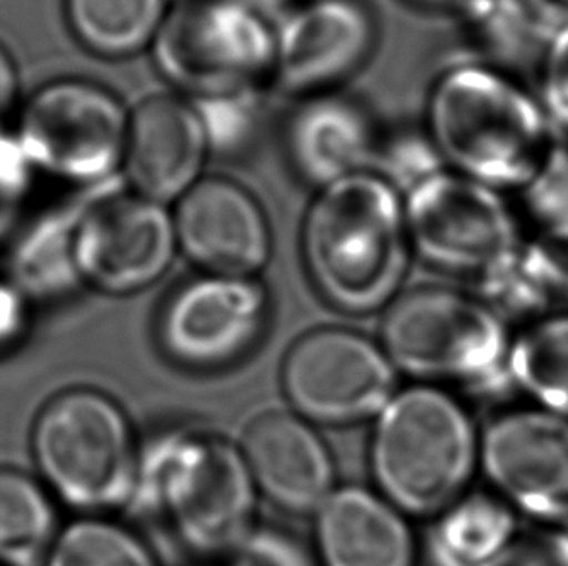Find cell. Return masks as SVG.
<instances>
[{"label":"cell","mask_w":568,"mask_h":566,"mask_svg":"<svg viewBox=\"0 0 568 566\" xmlns=\"http://www.w3.org/2000/svg\"><path fill=\"white\" fill-rule=\"evenodd\" d=\"M412 251L433 269L481 277L523 249L505 192L443 169L404 192Z\"/></svg>","instance_id":"cell-9"},{"label":"cell","mask_w":568,"mask_h":566,"mask_svg":"<svg viewBox=\"0 0 568 566\" xmlns=\"http://www.w3.org/2000/svg\"><path fill=\"white\" fill-rule=\"evenodd\" d=\"M479 462L508 506L568 524V420L546 410L500 414L479 441Z\"/></svg>","instance_id":"cell-14"},{"label":"cell","mask_w":568,"mask_h":566,"mask_svg":"<svg viewBox=\"0 0 568 566\" xmlns=\"http://www.w3.org/2000/svg\"><path fill=\"white\" fill-rule=\"evenodd\" d=\"M479 459L466 407L435 384L396 392L375 420L371 472L406 516H435L464 497Z\"/></svg>","instance_id":"cell-4"},{"label":"cell","mask_w":568,"mask_h":566,"mask_svg":"<svg viewBox=\"0 0 568 566\" xmlns=\"http://www.w3.org/2000/svg\"><path fill=\"white\" fill-rule=\"evenodd\" d=\"M30 448L39 479L78 513L131 503L140 448L123 407L105 392L78 386L53 396L33 422Z\"/></svg>","instance_id":"cell-5"},{"label":"cell","mask_w":568,"mask_h":566,"mask_svg":"<svg viewBox=\"0 0 568 566\" xmlns=\"http://www.w3.org/2000/svg\"><path fill=\"white\" fill-rule=\"evenodd\" d=\"M460 28L476 59L516 74L538 70L549 36L539 28L520 0H464L456 8Z\"/></svg>","instance_id":"cell-24"},{"label":"cell","mask_w":568,"mask_h":566,"mask_svg":"<svg viewBox=\"0 0 568 566\" xmlns=\"http://www.w3.org/2000/svg\"><path fill=\"white\" fill-rule=\"evenodd\" d=\"M443 169L448 168L423 127L384 134L375 171L386 176L402 194Z\"/></svg>","instance_id":"cell-30"},{"label":"cell","mask_w":568,"mask_h":566,"mask_svg":"<svg viewBox=\"0 0 568 566\" xmlns=\"http://www.w3.org/2000/svg\"><path fill=\"white\" fill-rule=\"evenodd\" d=\"M175 0H62L78 46L105 61H124L154 46Z\"/></svg>","instance_id":"cell-21"},{"label":"cell","mask_w":568,"mask_h":566,"mask_svg":"<svg viewBox=\"0 0 568 566\" xmlns=\"http://www.w3.org/2000/svg\"><path fill=\"white\" fill-rule=\"evenodd\" d=\"M301 254L315 290L342 313L390 305L414 254L404 194L375 169L318 189L301 225Z\"/></svg>","instance_id":"cell-1"},{"label":"cell","mask_w":568,"mask_h":566,"mask_svg":"<svg viewBox=\"0 0 568 566\" xmlns=\"http://www.w3.org/2000/svg\"><path fill=\"white\" fill-rule=\"evenodd\" d=\"M524 212L539 230L568 225V139L559 134L546 160L518 191Z\"/></svg>","instance_id":"cell-29"},{"label":"cell","mask_w":568,"mask_h":566,"mask_svg":"<svg viewBox=\"0 0 568 566\" xmlns=\"http://www.w3.org/2000/svg\"><path fill=\"white\" fill-rule=\"evenodd\" d=\"M131 111L95 80L54 78L23 98L12 131L41 179L88 191L123 173Z\"/></svg>","instance_id":"cell-7"},{"label":"cell","mask_w":568,"mask_h":566,"mask_svg":"<svg viewBox=\"0 0 568 566\" xmlns=\"http://www.w3.org/2000/svg\"><path fill=\"white\" fill-rule=\"evenodd\" d=\"M220 566H311V560L303 547L284 532L254 528L223 557Z\"/></svg>","instance_id":"cell-32"},{"label":"cell","mask_w":568,"mask_h":566,"mask_svg":"<svg viewBox=\"0 0 568 566\" xmlns=\"http://www.w3.org/2000/svg\"><path fill=\"white\" fill-rule=\"evenodd\" d=\"M515 537L513 506L471 493L438 514L427 549L435 566H489Z\"/></svg>","instance_id":"cell-22"},{"label":"cell","mask_w":568,"mask_h":566,"mask_svg":"<svg viewBox=\"0 0 568 566\" xmlns=\"http://www.w3.org/2000/svg\"><path fill=\"white\" fill-rule=\"evenodd\" d=\"M407 2L427 10H456L464 0H407Z\"/></svg>","instance_id":"cell-38"},{"label":"cell","mask_w":568,"mask_h":566,"mask_svg":"<svg viewBox=\"0 0 568 566\" xmlns=\"http://www.w3.org/2000/svg\"><path fill=\"white\" fill-rule=\"evenodd\" d=\"M536 74L539 103L555 131L568 139V26L547 41Z\"/></svg>","instance_id":"cell-31"},{"label":"cell","mask_w":568,"mask_h":566,"mask_svg":"<svg viewBox=\"0 0 568 566\" xmlns=\"http://www.w3.org/2000/svg\"><path fill=\"white\" fill-rule=\"evenodd\" d=\"M262 8H272V7H282L284 10L293 7L295 2H300V0H256Z\"/></svg>","instance_id":"cell-39"},{"label":"cell","mask_w":568,"mask_h":566,"mask_svg":"<svg viewBox=\"0 0 568 566\" xmlns=\"http://www.w3.org/2000/svg\"><path fill=\"white\" fill-rule=\"evenodd\" d=\"M171 208L179 253L202 274L256 277L268 266L272 225L245 184L206 175Z\"/></svg>","instance_id":"cell-15"},{"label":"cell","mask_w":568,"mask_h":566,"mask_svg":"<svg viewBox=\"0 0 568 566\" xmlns=\"http://www.w3.org/2000/svg\"><path fill=\"white\" fill-rule=\"evenodd\" d=\"M274 49L276 22L256 0H175L150 54L175 93L199 103L261 92Z\"/></svg>","instance_id":"cell-6"},{"label":"cell","mask_w":568,"mask_h":566,"mask_svg":"<svg viewBox=\"0 0 568 566\" xmlns=\"http://www.w3.org/2000/svg\"><path fill=\"white\" fill-rule=\"evenodd\" d=\"M178 253L173 208L131 191L121 179L85 194L77 225L84 287L134 295L160 282Z\"/></svg>","instance_id":"cell-10"},{"label":"cell","mask_w":568,"mask_h":566,"mask_svg":"<svg viewBox=\"0 0 568 566\" xmlns=\"http://www.w3.org/2000/svg\"><path fill=\"white\" fill-rule=\"evenodd\" d=\"M381 342L396 371L419 384H491L510 352L505 321L491 306L443 287L399 293L386 306Z\"/></svg>","instance_id":"cell-8"},{"label":"cell","mask_w":568,"mask_h":566,"mask_svg":"<svg viewBox=\"0 0 568 566\" xmlns=\"http://www.w3.org/2000/svg\"><path fill=\"white\" fill-rule=\"evenodd\" d=\"M539 28L551 38L568 26V0H520Z\"/></svg>","instance_id":"cell-37"},{"label":"cell","mask_w":568,"mask_h":566,"mask_svg":"<svg viewBox=\"0 0 568 566\" xmlns=\"http://www.w3.org/2000/svg\"><path fill=\"white\" fill-rule=\"evenodd\" d=\"M90 191H70L62 199L39 202L4 246L0 270L33 306L57 303L84 287L77 264V225Z\"/></svg>","instance_id":"cell-20"},{"label":"cell","mask_w":568,"mask_h":566,"mask_svg":"<svg viewBox=\"0 0 568 566\" xmlns=\"http://www.w3.org/2000/svg\"><path fill=\"white\" fill-rule=\"evenodd\" d=\"M33 303L0 270V360L14 353L30 336Z\"/></svg>","instance_id":"cell-35"},{"label":"cell","mask_w":568,"mask_h":566,"mask_svg":"<svg viewBox=\"0 0 568 566\" xmlns=\"http://www.w3.org/2000/svg\"><path fill=\"white\" fill-rule=\"evenodd\" d=\"M396 378L383 345L347 329L308 332L292 345L282 368L293 414L324 427L377 420L396 394Z\"/></svg>","instance_id":"cell-11"},{"label":"cell","mask_w":568,"mask_h":566,"mask_svg":"<svg viewBox=\"0 0 568 566\" xmlns=\"http://www.w3.org/2000/svg\"><path fill=\"white\" fill-rule=\"evenodd\" d=\"M268 306V293L256 277L200 274L163 306L160 344L183 367H225L258 342Z\"/></svg>","instance_id":"cell-13"},{"label":"cell","mask_w":568,"mask_h":566,"mask_svg":"<svg viewBox=\"0 0 568 566\" xmlns=\"http://www.w3.org/2000/svg\"><path fill=\"white\" fill-rule=\"evenodd\" d=\"M384 132L359 98L344 90L295 101L284 150L293 173L313 191L375 169Z\"/></svg>","instance_id":"cell-17"},{"label":"cell","mask_w":568,"mask_h":566,"mask_svg":"<svg viewBox=\"0 0 568 566\" xmlns=\"http://www.w3.org/2000/svg\"><path fill=\"white\" fill-rule=\"evenodd\" d=\"M241 452L256 491L285 513L315 516L336 489L332 452L315 425L290 412L256 417Z\"/></svg>","instance_id":"cell-18"},{"label":"cell","mask_w":568,"mask_h":566,"mask_svg":"<svg viewBox=\"0 0 568 566\" xmlns=\"http://www.w3.org/2000/svg\"><path fill=\"white\" fill-rule=\"evenodd\" d=\"M256 495L241 446L214 433L173 428L140 448L129 508L189 552L225 557L253 532Z\"/></svg>","instance_id":"cell-3"},{"label":"cell","mask_w":568,"mask_h":566,"mask_svg":"<svg viewBox=\"0 0 568 566\" xmlns=\"http://www.w3.org/2000/svg\"><path fill=\"white\" fill-rule=\"evenodd\" d=\"M479 299L491 306L505 321V316H536L554 299L526 259L524 246L508 261L477 277Z\"/></svg>","instance_id":"cell-28"},{"label":"cell","mask_w":568,"mask_h":566,"mask_svg":"<svg viewBox=\"0 0 568 566\" xmlns=\"http://www.w3.org/2000/svg\"><path fill=\"white\" fill-rule=\"evenodd\" d=\"M212 144L199 108L179 93H158L131 111L124 184L173 206L206 176Z\"/></svg>","instance_id":"cell-16"},{"label":"cell","mask_w":568,"mask_h":566,"mask_svg":"<svg viewBox=\"0 0 568 566\" xmlns=\"http://www.w3.org/2000/svg\"><path fill=\"white\" fill-rule=\"evenodd\" d=\"M524 253L551 299L568 303V225L538 230L530 243H524Z\"/></svg>","instance_id":"cell-33"},{"label":"cell","mask_w":568,"mask_h":566,"mask_svg":"<svg viewBox=\"0 0 568 566\" xmlns=\"http://www.w3.org/2000/svg\"><path fill=\"white\" fill-rule=\"evenodd\" d=\"M423 129L446 168L500 192L520 191L559 137L516 74L477 61L438 72Z\"/></svg>","instance_id":"cell-2"},{"label":"cell","mask_w":568,"mask_h":566,"mask_svg":"<svg viewBox=\"0 0 568 566\" xmlns=\"http://www.w3.org/2000/svg\"><path fill=\"white\" fill-rule=\"evenodd\" d=\"M489 566H568V534L536 529L516 536Z\"/></svg>","instance_id":"cell-34"},{"label":"cell","mask_w":568,"mask_h":566,"mask_svg":"<svg viewBox=\"0 0 568 566\" xmlns=\"http://www.w3.org/2000/svg\"><path fill=\"white\" fill-rule=\"evenodd\" d=\"M507 368L524 394L568 420V314L531 321L510 345Z\"/></svg>","instance_id":"cell-25"},{"label":"cell","mask_w":568,"mask_h":566,"mask_svg":"<svg viewBox=\"0 0 568 566\" xmlns=\"http://www.w3.org/2000/svg\"><path fill=\"white\" fill-rule=\"evenodd\" d=\"M57 498L36 475L0 466V566H43L61 532Z\"/></svg>","instance_id":"cell-23"},{"label":"cell","mask_w":568,"mask_h":566,"mask_svg":"<svg viewBox=\"0 0 568 566\" xmlns=\"http://www.w3.org/2000/svg\"><path fill=\"white\" fill-rule=\"evenodd\" d=\"M43 566H160L134 532L100 516L62 526Z\"/></svg>","instance_id":"cell-26"},{"label":"cell","mask_w":568,"mask_h":566,"mask_svg":"<svg viewBox=\"0 0 568 566\" xmlns=\"http://www.w3.org/2000/svg\"><path fill=\"white\" fill-rule=\"evenodd\" d=\"M41 175L16 139L0 129V246L4 249L38 208Z\"/></svg>","instance_id":"cell-27"},{"label":"cell","mask_w":568,"mask_h":566,"mask_svg":"<svg viewBox=\"0 0 568 566\" xmlns=\"http://www.w3.org/2000/svg\"><path fill=\"white\" fill-rule=\"evenodd\" d=\"M377 46V14L367 0H300L276 23L270 84L295 101L338 92Z\"/></svg>","instance_id":"cell-12"},{"label":"cell","mask_w":568,"mask_h":566,"mask_svg":"<svg viewBox=\"0 0 568 566\" xmlns=\"http://www.w3.org/2000/svg\"><path fill=\"white\" fill-rule=\"evenodd\" d=\"M22 82L14 57L0 41V129H10L22 105Z\"/></svg>","instance_id":"cell-36"},{"label":"cell","mask_w":568,"mask_h":566,"mask_svg":"<svg viewBox=\"0 0 568 566\" xmlns=\"http://www.w3.org/2000/svg\"><path fill=\"white\" fill-rule=\"evenodd\" d=\"M323 566H414L415 537L406 514L378 491L336 487L315 514Z\"/></svg>","instance_id":"cell-19"}]
</instances>
